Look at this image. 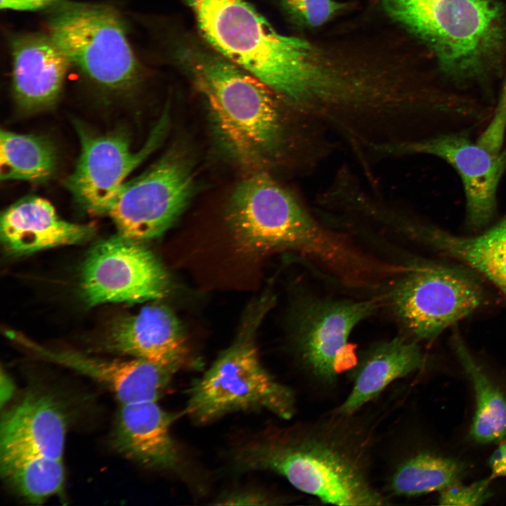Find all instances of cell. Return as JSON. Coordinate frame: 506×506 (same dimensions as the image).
I'll list each match as a JSON object with an SVG mask.
<instances>
[{
    "label": "cell",
    "mask_w": 506,
    "mask_h": 506,
    "mask_svg": "<svg viewBox=\"0 0 506 506\" xmlns=\"http://www.w3.org/2000/svg\"><path fill=\"white\" fill-rule=\"evenodd\" d=\"M353 415L334 410L313 422L266 428L231 450V466L239 473L278 474L327 504L387 505L371 482L370 434Z\"/></svg>",
    "instance_id": "6da1fadb"
},
{
    "label": "cell",
    "mask_w": 506,
    "mask_h": 506,
    "mask_svg": "<svg viewBox=\"0 0 506 506\" xmlns=\"http://www.w3.org/2000/svg\"><path fill=\"white\" fill-rule=\"evenodd\" d=\"M226 218L242 253L292 251L343 286L357 290L368 288L380 274L379 259L320 225L266 174L252 175L236 186Z\"/></svg>",
    "instance_id": "7a4b0ae2"
},
{
    "label": "cell",
    "mask_w": 506,
    "mask_h": 506,
    "mask_svg": "<svg viewBox=\"0 0 506 506\" xmlns=\"http://www.w3.org/2000/svg\"><path fill=\"white\" fill-rule=\"evenodd\" d=\"M201 34L219 55L294 103H318L338 73L308 41L278 32L242 0H183Z\"/></svg>",
    "instance_id": "3957f363"
},
{
    "label": "cell",
    "mask_w": 506,
    "mask_h": 506,
    "mask_svg": "<svg viewBox=\"0 0 506 506\" xmlns=\"http://www.w3.org/2000/svg\"><path fill=\"white\" fill-rule=\"evenodd\" d=\"M180 60L229 153L249 166L273 157L281 146L283 126L273 91L219 54L191 47L180 51Z\"/></svg>",
    "instance_id": "277c9868"
},
{
    "label": "cell",
    "mask_w": 506,
    "mask_h": 506,
    "mask_svg": "<svg viewBox=\"0 0 506 506\" xmlns=\"http://www.w3.org/2000/svg\"><path fill=\"white\" fill-rule=\"evenodd\" d=\"M384 5L431 49L454 82L483 79L500 59L506 29L495 0H384Z\"/></svg>",
    "instance_id": "5b68a950"
},
{
    "label": "cell",
    "mask_w": 506,
    "mask_h": 506,
    "mask_svg": "<svg viewBox=\"0 0 506 506\" xmlns=\"http://www.w3.org/2000/svg\"><path fill=\"white\" fill-rule=\"evenodd\" d=\"M273 300L264 296L251 305L231 345L192 382L183 413L195 424L242 411L267 410L284 420L294 415V392L263 366L256 343L257 331Z\"/></svg>",
    "instance_id": "8992f818"
},
{
    "label": "cell",
    "mask_w": 506,
    "mask_h": 506,
    "mask_svg": "<svg viewBox=\"0 0 506 506\" xmlns=\"http://www.w3.org/2000/svg\"><path fill=\"white\" fill-rule=\"evenodd\" d=\"M379 297L413 340L435 338L486 301L485 290L472 271L435 261L408 263Z\"/></svg>",
    "instance_id": "52a82bcc"
},
{
    "label": "cell",
    "mask_w": 506,
    "mask_h": 506,
    "mask_svg": "<svg viewBox=\"0 0 506 506\" xmlns=\"http://www.w3.org/2000/svg\"><path fill=\"white\" fill-rule=\"evenodd\" d=\"M48 27L70 63L93 84L108 90H123L135 82L138 63L124 23L111 8L60 2Z\"/></svg>",
    "instance_id": "ba28073f"
},
{
    "label": "cell",
    "mask_w": 506,
    "mask_h": 506,
    "mask_svg": "<svg viewBox=\"0 0 506 506\" xmlns=\"http://www.w3.org/2000/svg\"><path fill=\"white\" fill-rule=\"evenodd\" d=\"M382 306L379 297L366 299L301 296L290 314L293 353L309 378L332 386L350 370L358 356L349 339L353 330Z\"/></svg>",
    "instance_id": "9c48e42d"
},
{
    "label": "cell",
    "mask_w": 506,
    "mask_h": 506,
    "mask_svg": "<svg viewBox=\"0 0 506 506\" xmlns=\"http://www.w3.org/2000/svg\"><path fill=\"white\" fill-rule=\"evenodd\" d=\"M195 191L190 159L174 149L125 182L108 209L119 235L143 241L161 235L179 219Z\"/></svg>",
    "instance_id": "30bf717a"
},
{
    "label": "cell",
    "mask_w": 506,
    "mask_h": 506,
    "mask_svg": "<svg viewBox=\"0 0 506 506\" xmlns=\"http://www.w3.org/2000/svg\"><path fill=\"white\" fill-rule=\"evenodd\" d=\"M169 287V275L153 253L119 235L97 245L82 269V292L91 306L161 299Z\"/></svg>",
    "instance_id": "8fae6325"
},
{
    "label": "cell",
    "mask_w": 506,
    "mask_h": 506,
    "mask_svg": "<svg viewBox=\"0 0 506 506\" xmlns=\"http://www.w3.org/2000/svg\"><path fill=\"white\" fill-rule=\"evenodd\" d=\"M167 120L162 115L138 151L123 134L99 135L78 126L81 153L65 183L77 202L92 214H106L129 174L160 144Z\"/></svg>",
    "instance_id": "7c38bea8"
},
{
    "label": "cell",
    "mask_w": 506,
    "mask_h": 506,
    "mask_svg": "<svg viewBox=\"0 0 506 506\" xmlns=\"http://www.w3.org/2000/svg\"><path fill=\"white\" fill-rule=\"evenodd\" d=\"M387 151L433 155L449 164L462 181L467 226L488 225L497 210V193L506 171V150L492 153L464 133L437 135L389 146Z\"/></svg>",
    "instance_id": "4fadbf2b"
},
{
    "label": "cell",
    "mask_w": 506,
    "mask_h": 506,
    "mask_svg": "<svg viewBox=\"0 0 506 506\" xmlns=\"http://www.w3.org/2000/svg\"><path fill=\"white\" fill-rule=\"evenodd\" d=\"M177 417L157 401L120 404L111 444L118 453L142 467L186 480L190 465L171 432Z\"/></svg>",
    "instance_id": "5bb4252c"
},
{
    "label": "cell",
    "mask_w": 506,
    "mask_h": 506,
    "mask_svg": "<svg viewBox=\"0 0 506 506\" xmlns=\"http://www.w3.org/2000/svg\"><path fill=\"white\" fill-rule=\"evenodd\" d=\"M10 337L44 360L89 377L110 389L120 404L157 401L166 392L177 369L144 360H112L70 350H53L18 335Z\"/></svg>",
    "instance_id": "9a60e30c"
},
{
    "label": "cell",
    "mask_w": 506,
    "mask_h": 506,
    "mask_svg": "<svg viewBox=\"0 0 506 506\" xmlns=\"http://www.w3.org/2000/svg\"><path fill=\"white\" fill-rule=\"evenodd\" d=\"M105 349L110 352L181 369L188 356L186 338L174 313L159 304L144 306L119 320Z\"/></svg>",
    "instance_id": "2e32d148"
},
{
    "label": "cell",
    "mask_w": 506,
    "mask_h": 506,
    "mask_svg": "<svg viewBox=\"0 0 506 506\" xmlns=\"http://www.w3.org/2000/svg\"><path fill=\"white\" fill-rule=\"evenodd\" d=\"M67 417L51 394L27 390L2 417L0 455L26 454L63 460Z\"/></svg>",
    "instance_id": "e0dca14e"
},
{
    "label": "cell",
    "mask_w": 506,
    "mask_h": 506,
    "mask_svg": "<svg viewBox=\"0 0 506 506\" xmlns=\"http://www.w3.org/2000/svg\"><path fill=\"white\" fill-rule=\"evenodd\" d=\"M12 82L18 105L27 112L51 107L58 98L70 62L51 35L24 34L11 39Z\"/></svg>",
    "instance_id": "ac0fdd59"
},
{
    "label": "cell",
    "mask_w": 506,
    "mask_h": 506,
    "mask_svg": "<svg viewBox=\"0 0 506 506\" xmlns=\"http://www.w3.org/2000/svg\"><path fill=\"white\" fill-rule=\"evenodd\" d=\"M95 228L61 219L53 206L39 197L23 198L7 208L1 218V234L7 249L16 254L84 242Z\"/></svg>",
    "instance_id": "d6986e66"
},
{
    "label": "cell",
    "mask_w": 506,
    "mask_h": 506,
    "mask_svg": "<svg viewBox=\"0 0 506 506\" xmlns=\"http://www.w3.org/2000/svg\"><path fill=\"white\" fill-rule=\"evenodd\" d=\"M424 356L415 340L396 337L372 344L349 370L352 387L335 412L354 415L394 381L422 369Z\"/></svg>",
    "instance_id": "ffe728a7"
},
{
    "label": "cell",
    "mask_w": 506,
    "mask_h": 506,
    "mask_svg": "<svg viewBox=\"0 0 506 506\" xmlns=\"http://www.w3.org/2000/svg\"><path fill=\"white\" fill-rule=\"evenodd\" d=\"M409 236L465 264L488 279L506 297V214L476 236H458L416 222L411 225Z\"/></svg>",
    "instance_id": "44dd1931"
},
{
    "label": "cell",
    "mask_w": 506,
    "mask_h": 506,
    "mask_svg": "<svg viewBox=\"0 0 506 506\" xmlns=\"http://www.w3.org/2000/svg\"><path fill=\"white\" fill-rule=\"evenodd\" d=\"M453 346L474 392L476 408L471 436L479 443L499 441L506 435V398L458 335L453 337Z\"/></svg>",
    "instance_id": "7402d4cb"
},
{
    "label": "cell",
    "mask_w": 506,
    "mask_h": 506,
    "mask_svg": "<svg viewBox=\"0 0 506 506\" xmlns=\"http://www.w3.org/2000/svg\"><path fill=\"white\" fill-rule=\"evenodd\" d=\"M0 472L5 483L30 503L41 504L63 489V460L35 455H0Z\"/></svg>",
    "instance_id": "603a6c76"
},
{
    "label": "cell",
    "mask_w": 506,
    "mask_h": 506,
    "mask_svg": "<svg viewBox=\"0 0 506 506\" xmlns=\"http://www.w3.org/2000/svg\"><path fill=\"white\" fill-rule=\"evenodd\" d=\"M465 466L459 460L427 452L398 462L388 480L389 491L398 496H415L441 491L459 481Z\"/></svg>",
    "instance_id": "cb8c5ba5"
},
{
    "label": "cell",
    "mask_w": 506,
    "mask_h": 506,
    "mask_svg": "<svg viewBox=\"0 0 506 506\" xmlns=\"http://www.w3.org/2000/svg\"><path fill=\"white\" fill-rule=\"evenodd\" d=\"M0 143L1 180L41 182L54 173L56 153L48 141L1 130Z\"/></svg>",
    "instance_id": "d4e9b609"
},
{
    "label": "cell",
    "mask_w": 506,
    "mask_h": 506,
    "mask_svg": "<svg viewBox=\"0 0 506 506\" xmlns=\"http://www.w3.org/2000/svg\"><path fill=\"white\" fill-rule=\"evenodd\" d=\"M280 1L292 16L310 27L325 24L344 7L343 4L335 0Z\"/></svg>",
    "instance_id": "484cf974"
},
{
    "label": "cell",
    "mask_w": 506,
    "mask_h": 506,
    "mask_svg": "<svg viewBox=\"0 0 506 506\" xmlns=\"http://www.w3.org/2000/svg\"><path fill=\"white\" fill-rule=\"evenodd\" d=\"M489 477L469 485L453 484L440 491L439 504L441 505H481L488 500L492 493Z\"/></svg>",
    "instance_id": "4316f807"
},
{
    "label": "cell",
    "mask_w": 506,
    "mask_h": 506,
    "mask_svg": "<svg viewBox=\"0 0 506 506\" xmlns=\"http://www.w3.org/2000/svg\"><path fill=\"white\" fill-rule=\"evenodd\" d=\"M506 134V78L493 115L476 142L488 150L499 153L503 150Z\"/></svg>",
    "instance_id": "83f0119b"
},
{
    "label": "cell",
    "mask_w": 506,
    "mask_h": 506,
    "mask_svg": "<svg viewBox=\"0 0 506 506\" xmlns=\"http://www.w3.org/2000/svg\"><path fill=\"white\" fill-rule=\"evenodd\" d=\"M280 499L256 489H237L222 495L217 505H273Z\"/></svg>",
    "instance_id": "f1b7e54d"
},
{
    "label": "cell",
    "mask_w": 506,
    "mask_h": 506,
    "mask_svg": "<svg viewBox=\"0 0 506 506\" xmlns=\"http://www.w3.org/2000/svg\"><path fill=\"white\" fill-rule=\"evenodd\" d=\"M60 0H1V8L17 11H35L56 6Z\"/></svg>",
    "instance_id": "f546056e"
},
{
    "label": "cell",
    "mask_w": 506,
    "mask_h": 506,
    "mask_svg": "<svg viewBox=\"0 0 506 506\" xmlns=\"http://www.w3.org/2000/svg\"><path fill=\"white\" fill-rule=\"evenodd\" d=\"M490 478L506 476V441L500 446L489 459Z\"/></svg>",
    "instance_id": "4dcf8cb0"
},
{
    "label": "cell",
    "mask_w": 506,
    "mask_h": 506,
    "mask_svg": "<svg viewBox=\"0 0 506 506\" xmlns=\"http://www.w3.org/2000/svg\"><path fill=\"white\" fill-rule=\"evenodd\" d=\"M1 389H4V391L1 392V404L3 403V401H8L10 398V396L12 394L13 387L12 384V382L11 379H9L8 376L3 374V372H1Z\"/></svg>",
    "instance_id": "1f68e13d"
}]
</instances>
